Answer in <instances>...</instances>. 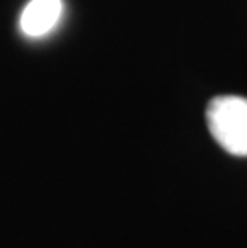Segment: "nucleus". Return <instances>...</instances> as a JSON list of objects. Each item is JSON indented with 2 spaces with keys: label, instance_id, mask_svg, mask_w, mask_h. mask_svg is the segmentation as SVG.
Wrapping results in <instances>:
<instances>
[{
  "label": "nucleus",
  "instance_id": "obj_1",
  "mask_svg": "<svg viewBox=\"0 0 247 248\" xmlns=\"http://www.w3.org/2000/svg\"><path fill=\"white\" fill-rule=\"evenodd\" d=\"M206 120L210 135L228 154L247 157V98L223 94L210 99Z\"/></svg>",
  "mask_w": 247,
  "mask_h": 248
},
{
  "label": "nucleus",
  "instance_id": "obj_2",
  "mask_svg": "<svg viewBox=\"0 0 247 248\" xmlns=\"http://www.w3.org/2000/svg\"><path fill=\"white\" fill-rule=\"evenodd\" d=\"M63 16V0H31L19 16V28L28 37H44Z\"/></svg>",
  "mask_w": 247,
  "mask_h": 248
}]
</instances>
